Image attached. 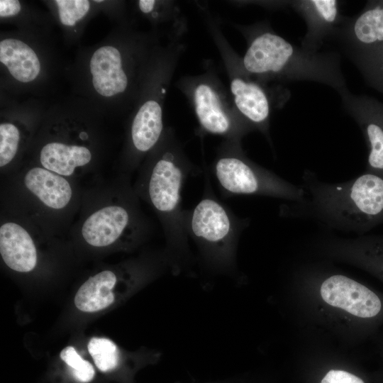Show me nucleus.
I'll return each mask as SVG.
<instances>
[{"label":"nucleus","mask_w":383,"mask_h":383,"mask_svg":"<svg viewBox=\"0 0 383 383\" xmlns=\"http://www.w3.org/2000/svg\"><path fill=\"white\" fill-rule=\"evenodd\" d=\"M189 170L174 153L167 152L140 173L135 187V194L155 211L170 244L176 249H184L187 242L181 192Z\"/></svg>","instance_id":"obj_2"},{"label":"nucleus","mask_w":383,"mask_h":383,"mask_svg":"<svg viewBox=\"0 0 383 383\" xmlns=\"http://www.w3.org/2000/svg\"><path fill=\"white\" fill-rule=\"evenodd\" d=\"M21 140L20 131L11 123L0 124V167L5 168L16 156Z\"/></svg>","instance_id":"obj_20"},{"label":"nucleus","mask_w":383,"mask_h":383,"mask_svg":"<svg viewBox=\"0 0 383 383\" xmlns=\"http://www.w3.org/2000/svg\"><path fill=\"white\" fill-rule=\"evenodd\" d=\"M320 292L327 304L357 317L371 318L381 309V301L373 292L344 275L326 278L321 285Z\"/></svg>","instance_id":"obj_7"},{"label":"nucleus","mask_w":383,"mask_h":383,"mask_svg":"<svg viewBox=\"0 0 383 383\" xmlns=\"http://www.w3.org/2000/svg\"><path fill=\"white\" fill-rule=\"evenodd\" d=\"M294 48L283 38L270 33L257 37L243 59L245 69L252 73L278 72L294 58Z\"/></svg>","instance_id":"obj_9"},{"label":"nucleus","mask_w":383,"mask_h":383,"mask_svg":"<svg viewBox=\"0 0 383 383\" xmlns=\"http://www.w3.org/2000/svg\"><path fill=\"white\" fill-rule=\"evenodd\" d=\"M155 4V1L153 0H140L139 7L140 9L145 13H150Z\"/></svg>","instance_id":"obj_26"},{"label":"nucleus","mask_w":383,"mask_h":383,"mask_svg":"<svg viewBox=\"0 0 383 383\" xmlns=\"http://www.w3.org/2000/svg\"><path fill=\"white\" fill-rule=\"evenodd\" d=\"M60 22L65 26H74L89 11L90 4L87 0H56Z\"/></svg>","instance_id":"obj_22"},{"label":"nucleus","mask_w":383,"mask_h":383,"mask_svg":"<svg viewBox=\"0 0 383 383\" xmlns=\"http://www.w3.org/2000/svg\"><path fill=\"white\" fill-rule=\"evenodd\" d=\"M82 238L94 248L131 241L147 232V224L131 190L112 196L91 209L79 227Z\"/></svg>","instance_id":"obj_3"},{"label":"nucleus","mask_w":383,"mask_h":383,"mask_svg":"<svg viewBox=\"0 0 383 383\" xmlns=\"http://www.w3.org/2000/svg\"><path fill=\"white\" fill-rule=\"evenodd\" d=\"M31 226L22 219L10 218L0 226V253L11 270L29 272L37 265V247L31 234Z\"/></svg>","instance_id":"obj_8"},{"label":"nucleus","mask_w":383,"mask_h":383,"mask_svg":"<svg viewBox=\"0 0 383 383\" xmlns=\"http://www.w3.org/2000/svg\"><path fill=\"white\" fill-rule=\"evenodd\" d=\"M353 30L355 38L361 43L383 41V8L365 11L355 21Z\"/></svg>","instance_id":"obj_17"},{"label":"nucleus","mask_w":383,"mask_h":383,"mask_svg":"<svg viewBox=\"0 0 383 383\" xmlns=\"http://www.w3.org/2000/svg\"><path fill=\"white\" fill-rule=\"evenodd\" d=\"M317 14L326 22L333 23L338 13L337 1L335 0H313L311 1Z\"/></svg>","instance_id":"obj_23"},{"label":"nucleus","mask_w":383,"mask_h":383,"mask_svg":"<svg viewBox=\"0 0 383 383\" xmlns=\"http://www.w3.org/2000/svg\"><path fill=\"white\" fill-rule=\"evenodd\" d=\"M121 65V53L113 46L101 47L94 52L89 67L98 94L109 97L125 91L128 79Z\"/></svg>","instance_id":"obj_10"},{"label":"nucleus","mask_w":383,"mask_h":383,"mask_svg":"<svg viewBox=\"0 0 383 383\" xmlns=\"http://www.w3.org/2000/svg\"><path fill=\"white\" fill-rule=\"evenodd\" d=\"M304 198L282 209L284 216L311 218L343 232L364 233L383 222V175L367 172L341 183L318 179L306 170Z\"/></svg>","instance_id":"obj_1"},{"label":"nucleus","mask_w":383,"mask_h":383,"mask_svg":"<svg viewBox=\"0 0 383 383\" xmlns=\"http://www.w3.org/2000/svg\"><path fill=\"white\" fill-rule=\"evenodd\" d=\"M185 223L187 235L204 251L222 259L230 258L240 233L248 224L208 191L192 212H186Z\"/></svg>","instance_id":"obj_4"},{"label":"nucleus","mask_w":383,"mask_h":383,"mask_svg":"<svg viewBox=\"0 0 383 383\" xmlns=\"http://www.w3.org/2000/svg\"><path fill=\"white\" fill-rule=\"evenodd\" d=\"M117 282L116 274L104 270L90 277L74 296L76 307L84 312H96L109 307L114 301L113 288Z\"/></svg>","instance_id":"obj_13"},{"label":"nucleus","mask_w":383,"mask_h":383,"mask_svg":"<svg viewBox=\"0 0 383 383\" xmlns=\"http://www.w3.org/2000/svg\"><path fill=\"white\" fill-rule=\"evenodd\" d=\"M87 348L95 365L100 371L109 372L118 366L119 350L112 340L94 337L90 339Z\"/></svg>","instance_id":"obj_18"},{"label":"nucleus","mask_w":383,"mask_h":383,"mask_svg":"<svg viewBox=\"0 0 383 383\" xmlns=\"http://www.w3.org/2000/svg\"><path fill=\"white\" fill-rule=\"evenodd\" d=\"M20 2L17 0H1L0 16L9 17L18 13L21 11Z\"/></svg>","instance_id":"obj_25"},{"label":"nucleus","mask_w":383,"mask_h":383,"mask_svg":"<svg viewBox=\"0 0 383 383\" xmlns=\"http://www.w3.org/2000/svg\"><path fill=\"white\" fill-rule=\"evenodd\" d=\"M0 61L18 81L28 82L39 74L40 63L33 50L21 40L6 38L0 43Z\"/></svg>","instance_id":"obj_12"},{"label":"nucleus","mask_w":383,"mask_h":383,"mask_svg":"<svg viewBox=\"0 0 383 383\" xmlns=\"http://www.w3.org/2000/svg\"><path fill=\"white\" fill-rule=\"evenodd\" d=\"M196 112L201 126L213 133L223 134L230 129L228 117L220 109L217 96L210 87L199 84L195 90Z\"/></svg>","instance_id":"obj_16"},{"label":"nucleus","mask_w":383,"mask_h":383,"mask_svg":"<svg viewBox=\"0 0 383 383\" xmlns=\"http://www.w3.org/2000/svg\"><path fill=\"white\" fill-rule=\"evenodd\" d=\"M321 383H364V382L346 371L331 370L323 378Z\"/></svg>","instance_id":"obj_24"},{"label":"nucleus","mask_w":383,"mask_h":383,"mask_svg":"<svg viewBox=\"0 0 383 383\" xmlns=\"http://www.w3.org/2000/svg\"><path fill=\"white\" fill-rule=\"evenodd\" d=\"M95 1V2H99H99H101V1H101V0H98V1Z\"/></svg>","instance_id":"obj_27"},{"label":"nucleus","mask_w":383,"mask_h":383,"mask_svg":"<svg viewBox=\"0 0 383 383\" xmlns=\"http://www.w3.org/2000/svg\"><path fill=\"white\" fill-rule=\"evenodd\" d=\"M20 184L24 192L48 213H65L76 199V191L69 178L40 166L22 173Z\"/></svg>","instance_id":"obj_6"},{"label":"nucleus","mask_w":383,"mask_h":383,"mask_svg":"<svg viewBox=\"0 0 383 383\" xmlns=\"http://www.w3.org/2000/svg\"><path fill=\"white\" fill-rule=\"evenodd\" d=\"M231 89L238 109L245 116L256 123L267 119L270 112L269 103L258 86L235 78L231 82Z\"/></svg>","instance_id":"obj_15"},{"label":"nucleus","mask_w":383,"mask_h":383,"mask_svg":"<svg viewBox=\"0 0 383 383\" xmlns=\"http://www.w3.org/2000/svg\"><path fill=\"white\" fill-rule=\"evenodd\" d=\"M92 160L90 149L85 145L52 141L40 150V166L67 178L78 174V170L88 166Z\"/></svg>","instance_id":"obj_11"},{"label":"nucleus","mask_w":383,"mask_h":383,"mask_svg":"<svg viewBox=\"0 0 383 383\" xmlns=\"http://www.w3.org/2000/svg\"><path fill=\"white\" fill-rule=\"evenodd\" d=\"M365 131L370 145L369 172L383 175V126L375 121H367Z\"/></svg>","instance_id":"obj_19"},{"label":"nucleus","mask_w":383,"mask_h":383,"mask_svg":"<svg viewBox=\"0 0 383 383\" xmlns=\"http://www.w3.org/2000/svg\"><path fill=\"white\" fill-rule=\"evenodd\" d=\"M162 131V109L153 100L146 101L135 115L131 127V139L136 150H150L158 141Z\"/></svg>","instance_id":"obj_14"},{"label":"nucleus","mask_w":383,"mask_h":383,"mask_svg":"<svg viewBox=\"0 0 383 383\" xmlns=\"http://www.w3.org/2000/svg\"><path fill=\"white\" fill-rule=\"evenodd\" d=\"M60 357L72 370L75 379L80 382H91L95 375L93 365L84 360L72 346L65 348L60 353Z\"/></svg>","instance_id":"obj_21"},{"label":"nucleus","mask_w":383,"mask_h":383,"mask_svg":"<svg viewBox=\"0 0 383 383\" xmlns=\"http://www.w3.org/2000/svg\"><path fill=\"white\" fill-rule=\"evenodd\" d=\"M214 174L227 194L271 196L289 202L302 200L306 192L276 174L237 156L220 157Z\"/></svg>","instance_id":"obj_5"}]
</instances>
